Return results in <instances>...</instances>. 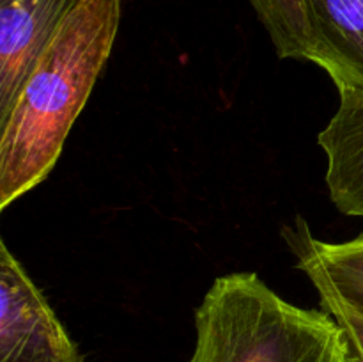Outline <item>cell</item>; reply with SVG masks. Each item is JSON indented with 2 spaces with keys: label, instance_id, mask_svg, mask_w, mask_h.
I'll use <instances>...</instances> for the list:
<instances>
[{
  "label": "cell",
  "instance_id": "1",
  "mask_svg": "<svg viewBox=\"0 0 363 362\" xmlns=\"http://www.w3.org/2000/svg\"><path fill=\"white\" fill-rule=\"evenodd\" d=\"M121 0H80L46 45L0 121V209L55 167L112 53Z\"/></svg>",
  "mask_w": 363,
  "mask_h": 362
},
{
  "label": "cell",
  "instance_id": "2",
  "mask_svg": "<svg viewBox=\"0 0 363 362\" xmlns=\"http://www.w3.org/2000/svg\"><path fill=\"white\" fill-rule=\"evenodd\" d=\"M194 319L188 362H354L328 311L284 300L255 272L216 277Z\"/></svg>",
  "mask_w": 363,
  "mask_h": 362
},
{
  "label": "cell",
  "instance_id": "3",
  "mask_svg": "<svg viewBox=\"0 0 363 362\" xmlns=\"http://www.w3.org/2000/svg\"><path fill=\"white\" fill-rule=\"evenodd\" d=\"M0 362H84L45 295L0 243Z\"/></svg>",
  "mask_w": 363,
  "mask_h": 362
},
{
  "label": "cell",
  "instance_id": "4",
  "mask_svg": "<svg viewBox=\"0 0 363 362\" xmlns=\"http://www.w3.org/2000/svg\"><path fill=\"white\" fill-rule=\"evenodd\" d=\"M80 0H0V121L43 53Z\"/></svg>",
  "mask_w": 363,
  "mask_h": 362
},
{
  "label": "cell",
  "instance_id": "5",
  "mask_svg": "<svg viewBox=\"0 0 363 362\" xmlns=\"http://www.w3.org/2000/svg\"><path fill=\"white\" fill-rule=\"evenodd\" d=\"M311 55L337 91L363 89V0H305Z\"/></svg>",
  "mask_w": 363,
  "mask_h": 362
},
{
  "label": "cell",
  "instance_id": "6",
  "mask_svg": "<svg viewBox=\"0 0 363 362\" xmlns=\"http://www.w3.org/2000/svg\"><path fill=\"white\" fill-rule=\"evenodd\" d=\"M326 155V187L335 208L363 216V89L339 91V106L321 133Z\"/></svg>",
  "mask_w": 363,
  "mask_h": 362
},
{
  "label": "cell",
  "instance_id": "7",
  "mask_svg": "<svg viewBox=\"0 0 363 362\" xmlns=\"http://www.w3.org/2000/svg\"><path fill=\"white\" fill-rule=\"evenodd\" d=\"M282 236L296 266L315 287H326L363 316V234L346 241L319 240L298 215L282 227Z\"/></svg>",
  "mask_w": 363,
  "mask_h": 362
},
{
  "label": "cell",
  "instance_id": "8",
  "mask_svg": "<svg viewBox=\"0 0 363 362\" xmlns=\"http://www.w3.org/2000/svg\"><path fill=\"white\" fill-rule=\"evenodd\" d=\"M264 25L280 59L308 60V32L305 0H248Z\"/></svg>",
  "mask_w": 363,
  "mask_h": 362
},
{
  "label": "cell",
  "instance_id": "9",
  "mask_svg": "<svg viewBox=\"0 0 363 362\" xmlns=\"http://www.w3.org/2000/svg\"><path fill=\"white\" fill-rule=\"evenodd\" d=\"M319 293V304L325 311H328L333 318L339 322L342 330L350 339L351 351H353V361L363 362V316L344 304L337 295L326 287H315Z\"/></svg>",
  "mask_w": 363,
  "mask_h": 362
}]
</instances>
